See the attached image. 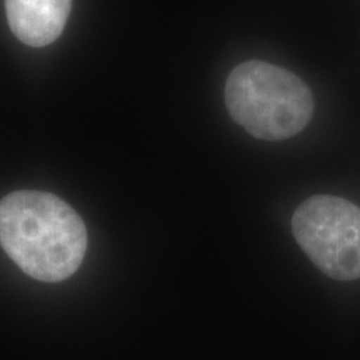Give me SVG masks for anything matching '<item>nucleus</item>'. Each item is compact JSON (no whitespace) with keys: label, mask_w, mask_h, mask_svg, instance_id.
<instances>
[{"label":"nucleus","mask_w":360,"mask_h":360,"mask_svg":"<svg viewBox=\"0 0 360 360\" xmlns=\"http://www.w3.org/2000/svg\"><path fill=\"white\" fill-rule=\"evenodd\" d=\"M0 245L29 277L60 282L82 264L87 229L53 193L17 191L0 200Z\"/></svg>","instance_id":"obj_1"},{"label":"nucleus","mask_w":360,"mask_h":360,"mask_svg":"<svg viewBox=\"0 0 360 360\" xmlns=\"http://www.w3.org/2000/svg\"><path fill=\"white\" fill-rule=\"evenodd\" d=\"M231 117L260 141H283L302 132L314 114V97L295 74L262 60L237 65L225 82Z\"/></svg>","instance_id":"obj_2"},{"label":"nucleus","mask_w":360,"mask_h":360,"mask_svg":"<svg viewBox=\"0 0 360 360\" xmlns=\"http://www.w3.org/2000/svg\"><path fill=\"white\" fill-rule=\"evenodd\" d=\"M292 232L307 257L335 281L360 278V209L334 195H314L297 207Z\"/></svg>","instance_id":"obj_3"},{"label":"nucleus","mask_w":360,"mask_h":360,"mask_svg":"<svg viewBox=\"0 0 360 360\" xmlns=\"http://www.w3.org/2000/svg\"><path fill=\"white\" fill-rule=\"evenodd\" d=\"M72 0H6L11 30L22 44L45 47L64 32Z\"/></svg>","instance_id":"obj_4"}]
</instances>
